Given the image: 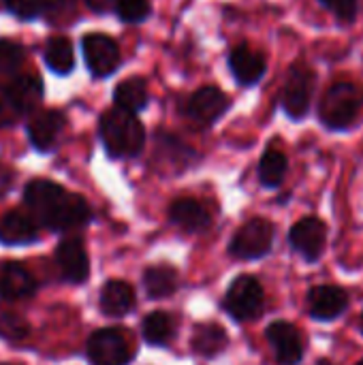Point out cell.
<instances>
[{"label":"cell","mask_w":363,"mask_h":365,"mask_svg":"<svg viewBox=\"0 0 363 365\" xmlns=\"http://www.w3.org/2000/svg\"><path fill=\"white\" fill-rule=\"evenodd\" d=\"M98 135L105 152L111 158H135L145 145V128L131 111L113 107L103 113L98 122Z\"/></svg>","instance_id":"2"},{"label":"cell","mask_w":363,"mask_h":365,"mask_svg":"<svg viewBox=\"0 0 363 365\" xmlns=\"http://www.w3.org/2000/svg\"><path fill=\"white\" fill-rule=\"evenodd\" d=\"M319 365H332V364H329V361H325V359H321V361H319Z\"/></svg>","instance_id":"36"},{"label":"cell","mask_w":363,"mask_h":365,"mask_svg":"<svg viewBox=\"0 0 363 365\" xmlns=\"http://www.w3.org/2000/svg\"><path fill=\"white\" fill-rule=\"evenodd\" d=\"M56 267L62 280L71 284H81L90 276V259L86 246L79 237H66L56 248Z\"/></svg>","instance_id":"13"},{"label":"cell","mask_w":363,"mask_h":365,"mask_svg":"<svg viewBox=\"0 0 363 365\" xmlns=\"http://www.w3.org/2000/svg\"><path fill=\"white\" fill-rule=\"evenodd\" d=\"M39 222L24 210H13L0 220V244L4 246H28L39 240Z\"/></svg>","instance_id":"16"},{"label":"cell","mask_w":363,"mask_h":365,"mask_svg":"<svg viewBox=\"0 0 363 365\" xmlns=\"http://www.w3.org/2000/svg\"><path fill=\"white\" fill-rule=\"evenodd\" d=\"M19 118H21V113H19L13 96L9 92V86L6 83H0V128L15 124Z\"/></svg>","instance_id":"32"},{"label":"cell","mask_w":363,"mask_h":365,"mask_svg":"<svg viewBox=\"0 0 363 365\" xmlns=\"http://www.w3.org/2000/svg\"><path fill=\"white\" fill-rule=\"evenodd\" d=\"M265 338L278 365H297L304 359V338L300 329L287 321H274L265 329Z\"/></svg>","instance_id":"11"},{"label":"cell","mask_w":363,"mask_h":365,"mask_svg":"<svg viewBox=\"0 0 363 365\" xmlns=\"http://www.w3.org/2000/svg\"><path fill=\"white\" fill-rule=\"evenodd\" d=\"M24 62V49L11 38H0V73H13Z\"/></svg>","instance_id":"29"},{"label":"cell","mask_w":363,"mask_h":365,"mask_svg":"<svg viewBox=\"0 0 363 365\" xmlns=\"http://www.w3.org/2000/svg\"><path fill=\"white\" fill-rule=\"evenodd\" d=\"M312 94H315V71L304 64L293 66L280 94V105L285 113L291 120H304L310 111Z\"/></svg>","instance_id":"7"},{"label":"cell","mask_w":363,"mask_h":365,"mask_svg":"<svg viewBox=\"0 0 363 365\" xmlns=\"http://www.w3.org/2000/svg\"><path fill=\"white\" fill-rule=\"evenodd\" d=\"M229 346V336L218 323H199L193 329L190 338V349L203 357V359H214L223 355Z\"/></svg>","instance_id":"20"},{"label":"cell","mask_w":363,"mask_h":365,"mask_svg":"<svg viewBox=\"0 0 363 365\" xmlns=\"http://www.w3.org/2000/svg\"><path fill=\"white\" fill-rule=\"evenodd\" d=\"M229 68L240 86H255L265 75V56L250 49L248 45H237L229 53Z\"/></svg>","instance_id":"17"},{"label":"cell","mask_w":363,"mask_h":365,"mask_svg":"<svg viewBox=\"0 0 363 365\" xmlns=\"http://www.w3.org/2000/svg\"><path fill=\"white\" fill-rule=\"evenodd\" d=\"M274 225L265 218L246 220L229 242V255L240 261H257L274 248Z\"/></svg>","instance_id":"6"},{"label":"cell","mask_w":363,"mask_h":365,"mask_svg":"<svg viewBox=\"0 0 363 365\" xmlns=\"http://www.w3.org/2000/svg\"><path fill=\"white\" fill-rule=\"evenodd\" d=\"M169 222L186 233H203L212 225L210 212L193 197H180L169 205Z\"/></svg>","instance_id":"15"},{"label":"cell","mask_w":363,"mask_h":365,"mask_svg":"<svg viewBox=\"0 0 363 365\" xmlns=\"http://www.w3.org/2000/svg\"><path fill=\"white\" fill-rule=\"evenodd\" d=\"M319 2L327 6L342 21H353L357 15V0H319Z\"/></svg>","instance_id":"33"},{"label":"cell","mask_w":363,"mask_h":365,"mask_svg":"<svg viewBox=\"0 0 363 365\" xmlns=\"http://www.w3.org/2000/svg\"><path fill=\"white\" fill-rule=\"evenodd\" d=\"M64 113L56 111V109H45L39 111L30 124H28V137L30 143L39 150V152H51L58 145V139L64 130Z\"/></svg>","instance_id":"14"},{"label":"cell","mask_w":363,"mask_h":365,"mask_svg":"<svg viewBox=\"0 0 363 365\" xmlns=\"http://www.w3.org/2000/svg\"><path fill=\"white\" fill-rule=\"evenodd\" d=\"M101 312L111 319H122L135 308V289L124 280H109L101 289Z\"/></svg>","instance_id":"19"},{"label":"cell","mask_w":363,"mask_h":365,"mask_svg":"<svg viewBox=\"0 0 363 365\" xmlns=\"http://www.w3.org/2000/svg\"><path fill=\"white\" fill-rule=\"evenodd\" d=\"M175 321L171 314L163 312V310H154L150 312L143 323H141V336H143V342L150 344V346H169L171 340H175Z\"/></svg>","instance_id":"23"},{"label":"cell","mask_w":363,"mask_h":365,"mask_svg":"<svg viewBox=\"0 0 363 365\" xmlns=\"http://www.w3.org/2000/svg\"><path fill=\"white\" fill-rule=\"evenodd\" d=\"M30 336V323L15 312H0V338L13 344H19L28 340Z\"/></svg>","instance_id":"27"},{"label":"cell","mask_w":363,"mask_h":365,"mask_svg":"<svg viewBox=\"0 0 363 365\" xmlns=\"http://www.w3.org/2000/svg\"><path fill=\"white\" fill-rule=\"evenodd\" d=\"M113 103L116 107L137 113L148 105V86L141 77H128L113 90Z\"/></svg>","instance_id":"24"},{"label":"cell","mask_w":363,"mask_h":365,"mask_svg":"<svg viewBox=\"0 0 363 365\" xmlns=\"http://www.w3.org/2000/svg\"><path fill=\"white\" fill-rule=\"evenodd\" d=\"M152 6H150V0H120L116 13L122 21L126 24H139L143 19H148Z\"/></svg>","instance_id":"28"},{"label":"cell","mask_w":363,"mask_h":365,"mask_svg":"<svg viewBox=\"0 0 363 365\" xmlns=\"http://www.w3.org/2000/svg\"><path fill=\"white\" fill-rule=\"evenodd\" d=\"M229 107H231V101L220 88L205 86V88H199L197 92H193L184 101L182 111L190 122H195L199 126H212Z\"/></svg>","instance_id":"9"},{"label":"cell","mask_w":363,"mask_h":365,"mask_svg":"<svg viewBox=\"0 0 363 365\" xmlns=\"http://www.w3.org/2000/svg\"><path fill=\"white\" fill-rule=\"evenodd\" d=\"M47 17L51 24H68L77 13V0H47Z\"/></svg>","instance_id":"31"},{"label":"cell","mask_w":363,"mask_h":365,"mask_svg":"<svg viewBox=\"0 0 363 365\" xmlns=\"http://www.w3.org/2000/svg\"><path fill=\"white\" fill-rule=\"evenodd\" d=\"M4 9L19 19H36L47 9V0H4Z\"/></svg>","instance_id":"30"},{"label":"cell","mask_w":363,"mask_h":365,"mask_svg":"<svg viewBox=\"0 0 363 365\" xmlns=\"http://www.w3.org/2000/svg\"><path fill=\"white\" fill-rule=\"evenodd\" d=\"M36 293L34 276L21 263H6L0 274V297L4 302L30 299Z\"/></svg>","instance_id":"18"},{"label":"cell","mask_w":363,"mask_h":365,"mask_svg":"<svg viewBox=\"0 0 363 365\" xmlns=\"http://www.w3.org/2000/svg\"><path fill=\"white\" fill-rule=\"evenodd\" d=\"M83 60L94 77H109L120 66V49L118 43L101 32L86 34L81 38Z\"/></svg>","instance_id":"10"},{"label":"cell","mask_w":363,"mask_h":365,"mask_svg":"<svg viewBox=\"0 0 363 365\" xmlns=\"http://www.w3.org/2000/svg\"><path fill=\"white\" fill-rule=\"evenodd\" d=\"M0 365H13V364H0Z\"/></svg>","instance_id":"39"},{"label":"cell","mask_w":363,"mask_h":365,"mask_svg":"<svg viewBox=\"0 0 363 365\" xmlns=\"http://www.w3.org/2000/svg\"><path fill=\"white\" fill-rule=\"evenodd\" d=\"M86 4L96 13H109V11L118 9L120 0H86Z\"/></svg>","instance_id":"34"},{"label":"cell","mask_w":363,"mask_h":365,"mask_svg":"<svg viewBox=\"0 0 363 365\" xmlns=\"http://www.w3.org/2000/svg\"><path fill=\"white\" fill-rule=\"evenodd\" d=\"M355 365H363V359H362V361H357V364H355Z\"/></svg>","instance_id":"38"},{"label":"cell","mask_w":363,"mask_h":365,"mask_svg":"<svg viewBox=\"0 0 363 365\" xmlns=\"http://www.w3.org/2000/svg\"><path fill=\"white\" fill-rule=\"evenodd\" d=\"M265 308V291L259 278L250 274H242L233 278L229 284L225 297H223V310L237 323L255 321L263 314Z\"/></svg>","instance_id":"4"},{"label":"cell","mask_w":363,"mask_h":365,"mask_svg":"<svg viewBox=\"0 0 363 365\" xmlns=\"http://www.w3.org/2000/svg\"><path fill=\"white\" fill-rule=\"evenodd\" d=\"M6 86H9V92H11L21 115L34 111L43 98V83H41L39 75L24 73V75H17L15 79H11Z\"/></svg>","instance_id":"22"},{"label":"cell","mask_w":363,"mask_h":365,"mask_svg":"<svg viewBox=\"0 0 363 365\" xmlns=\"http://www.w3.org/2000/svg\"><path fill=\"white\" fill-rule=\"evenodd\" d=\"M24 203L41 227L56 233L81 229L92 220V210L81 195L49 180H32L24 188Z\"/></svg>","instance_id":"1"},{"label":"cell","mask_w":363,"mask_h":365,"mask_svg":"<svg viewBox=\"0 0 363 365\" xmlns=\"http://www.w3.org/2000/svg\"><path fill=\"white\" fill-rule=\"evenodd\" d=\"M45 62L58 75L71 73L75 66V53L71 41L66 36H51L45 45Z\"/></svg>","instance_id":"26"},{"label":"cell","mask_w":363,"mask_h":365,"mask_svg":"<svg viewBox=\"0 0 363 365\" xmlns=\"http://www.w3.org/2000/svg\"><path fill=\"white\" fill-rule=\"evenodd\" d=\"M359 329H362V334H363V314H362V321H359Z\"/></svg>","instance_id":"37"},{"label":"cell","mask_w":363,"mask_h":365,"mask_svg":"<svg viewBox=\"0 0 363 365\" xmlns=\"http://www.w3.org/2000/svg\"><path fill=\"white\" fill-rule=\"evenodd\" d=\"M306 306H308V314L315 321H321V323L336 321L349 308V293L342 287L319 284V287H312L308 291Z\"/></svg>","instance_id":"12"},{"label":"cell","mask_w":363,"mask_h":365,"mask_svg":"<svg viewBox=\"0 0 363 365\" xmlns=\"http://www.w3.org/2000/svg\"><path fill=\"white\" fill-rule=\"evenodd\" d=\"M13 182H15V173L9 167H0V197H4L13 188Z\"/></svg>","instance_id":"35"},{"label":"cell","mask_w":363,"mask_h":365,"mask_svg":"<svg viewBox=\"0 0 363 365\" xmlns=\"http://www.w3.org/2000/svg\"><path fill=\"white\" fill-rule=\"evenodd\" d=\"M86 357L90 365H128L135 357V349L124 329L105 327L88 338Z\"/></svg>","instance_id":"5"},{"label":"cell","mask_w":363,"mask_h":365,"mask_svg":"<svg viewBox=\"0 0 363 365\" xmlns=\"http://www.w3.org/2000/svg\"><path fill=\"white\" fill-rule=\"evenodd\" d=\"M289 171V160L280 150L270 148L259 160V182L265 188H278Z\"/></svg>","instance_id":"25"},{"label":"cell","mask_w":363,"mask_h":365,"mask_svg":"<svg viewBox=\"0 0 363 365\" xmlns=\"http://www.w3.org/2000/svg\"><path fill=\"white\" fill-rule=\"evenodd\" d=\"M363 115V88L353 81H338L327 88L319 103V120L329 130H347Z\"/></svg>","instance_id":"3"},{"label":"cell","mask_w":363,"mask_h":365,"mask_svg":"<svg viewBox=\"0 0 363 365\" xmlns=\"http://www.w3.org/2000/svg\"><path fill=\"white\" fill-rule=\"evenodd\" d=\"M180 287V274L169 263L152 265L143 272V291L148 299H167Z\"/></svg>","instance_id":"21"},{"label":"cell","mask_w":363,"mask_h":365,"mask_svg":"<svg viewBox=\"0 0 363 365\" xmlns=\"http://www.w3.org/2000/svg\"><path fill=\"white\" fill-rule=\"evenodd\" d=\"M327 235H329L327 225L321 218L306 216V218L297 220L291 227V231H289V246L304 261L317 263L323 257V252H325Z\"/></svg>","instance_id":"8"}]
</instances>
